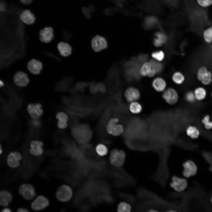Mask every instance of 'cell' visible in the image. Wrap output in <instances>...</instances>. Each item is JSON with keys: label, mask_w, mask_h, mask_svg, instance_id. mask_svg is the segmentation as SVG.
<instances>
[{"label": "cell", "mask_w": 212, "mask_h": 212, "mask_svg": "<svg viewBox=\"0 0 212 212\" xmlns=\"http://www.w3.org/2000/svg\"><path fill=\"white\" fill-rule=\"evenodd\" d=\"M20 18L24 23L28 25L33 24L35 21L34 14L28 10L24 11L20 14Z\"/></svg>", "instance_id": "cell-19"}, {"label": "cell", "mask_w": 212, "mask_h": 212, "mask_svg": "<svg viewBox=\"0 0 212 212\" xmlns=\"http://www.w3.org/2000/svg\"><path fill=\"white\" fill-rule=\"evenodd\" d=\"M22 159L21 155L17 151L10 153L7 155L6 162L10 167L15 168L20 165V161Z\"/></svg>", "instance_id": "cell-11"}, {"label": "cell", "mask_w": 212, "mask_h": 212, "mask_svg": "<svg viewBox=\"0 0 212 212\" xmlns=\"http://www.w3.org/2000/svg\"><path fill=\"white\" fill-rule=\"evenodd\" d=\"M3 85H4L3 83V82H1H1H0L1 86H1H3Z\"/></svg>", "instance_id": "cell-48"}, {"label": "cell", "mask_w": 212, "mask_h": 212, "mask_svg": "<svg viewBox=\"0 0 212 212\" xmlns=\"http://www.w3.org/2000/svg\"><path fill=\"white\" fill-rule=\"evenodd\" d=\"M124 131V128L123 125L117 123L114 127L111 135L114 136H118L122 134Z\"/></svg>", "instance_id": "cell-32"}, {"label": "cell", "mask_w": 212, "mask_h": 212, "mask_svg": "<svg viewBox=\"0 0 212 212\" xmlns=\"http://www.w3.org/2000/svg\"><path fill=\"white\" fill-rule=\"evenodd\" d=\"M142 109L141 104L137 101L130 103L129 106L130 111L133 114H137L140 113Z\"/></svg>", "instance_id": "cell-24"}, {"label": "cell", "mask_w": 212, "mask_h": 212, "mask_svg": "<svg viewBox=\"0 0 212 212\" xmlns=\"http://www.w3.org/2000/svg\"><path fill=\"white\" fill-rule=\"evenodd\" d=\"M201 122L206 129L209 130L212 129V118L211 120L209 115H205L201 120Z\"/></svg>", "instance_id": "cell-31"}, {"label": "cell", "mask_w": 212, "mask_h": 212, "mask_svg": "<svg viewBox=\"0 0 212 212\" xmlns=\"http://www.w3.org/2000/svg\"><path fill=\"white\" fill-rule=\"evenodd\" d=\"M12 196L9 191L3 190L0 192V205L3 207H6L12 200Z\"/></svg>", "instance_id": "cell-18"}, {"label": "cell", "mask_w": 212, "mask_h": 212, "mask_svg": "<svg viewBox=\"0 0 212 212\" xmlns=\"http://www.w3.org/2000/svg\"><path fill=\"white\" fill-rule=\"evenodd\" d=\"M19 194L26 200H30L35 196L36 193L33 186L29 183H24L19 188Z\"/></svg>", "instance_id": "cell-4"}, {"label": "cell", "mask_w": 212, "mask_h": 212, "mask_svg": "<svg viewBox=\"0 0 212 212\" xmlns=\"http://www.w3.org/2000/svg\"><path fill=\"white\" fill-rule=\"evenodd\" d=\"M56 117L58 121L62 122H67L68 120V116L66 113L63 112L57 113L56 115Z\"/></svg>", "instance_id": "cell-37"}, {"label": "cell", "mask_w": 212, "mask_h": 212, "mask_svg": "<svg viewBox=\"0 0 212 212\" xmlns=\"http://www.w3.org/2000/svg\"><path fill=\"white\" fill-rule=\"evenodd\" d=\"M2 148H1V146H0V154H1L2 153Z\"/></svg>", "instance_id": "cell-47"}, {"label": "cell", "mask_w": 212, "mask_h": 212, "mask_svg": "<svg viewBox=\"0 0 212 212\" xmlns=\"http://www.w3.org/2000/svg\"><path fill=\"white\" fill-rule=\"evenodd\" d=\"M14 80L16 85L21 87L26 86L29 82V80L27 74L21 71L17 72L15 74Z\"/></svg>", "instance_id": "cell-16"}, {"label": "cell", "mask_w": 212, "mask_h": 212, "mask_svg": "<svg viewBox=\"0 0 212 212\" xmlns=\"http://www.w3.org/2000/svg\"><path fill=\"white\" fill-rule=\"evenodd\" d=\"M197 77L198 80L204 85H209L212 80V73L207 68L202 66L198 69L197 72Z\"/></svg>", "instance_id": "cell-5"}, {"label": "cell", "mask_w": 212, "mask_h": 212, "mask_svg": "<svg viewBox=\"0 0 212 212\" xmlns=\"http://www.w3.org/2000/svg\"><path fill=\"white\" fill-rule=\"evenodd\" d=\"M152 57L158 61H162L164 58V54L162 51H158L154 52L152 54Z\"/></svg>", "instance_id": "cell-38"}, {"label": "cell", "mask_w": 212, "mask_h": 212, "mask_svg": "<svg viewBox=\"0 0 212 212\" xmlns=\"http://www.w3.org/2000/svg\"><path fill=\"white\" fill-rule=\"evenodd\" d=\"M119 120L117 118H112L109 120L106 126V130L109 134H112L114 127L118 122Z\"/></svg>", "instance_id": "cell-27"}, {"label": "cell", "mask_w": 212, "mask_h": 212, "mask_svg": "<svg viewBox=\"0 0 212 212\" xmlns=\"http://www.w3.org/2000/svg\"><path fill=\"white\" fill-rule=\"evenodd\" d=\"M172 79L173 82L178 85H180L184 82L185 79V77L181 72H176L173 75Z\"/></svg>", "instance_id": "cell-30"}, {"label": "cell", "mask_w": 212, "mask_h": 212, "mask_svg": "<svg viewBox=\"0 0 212 212\" xmlns=\"http://www.w3.org/2000/svg\"><path fill=\"white\" fill-rule=\"evenodd\" d=\"M151 68L154 69L157 73H160L163 70V65L160 63L155 60H151L149 61Z\"/></svg>", "instance_id": "cell-34"}, {"label": "cell", "mask_w": 212, "mask_h": 212, "mask_svg": "<svg viewBox=\"0 0 212 212\" xmlns=\"http://www.w3.org/2000/svg\"><path fill=\"white\" fill-rule=\"evenodd\" d=\"M125 153L122 150L114 149L111 150L109 157L111 164L116 167H120L124 164Z\"/></svg>", "instance_id": "cell-2"}, {"label": "cell", "mask_w": 212, "mask_h": 212, "mask_svg": "<svg viewBox=\"0 0 212 212\" xmlns=\"http://www.w3.org/2000/svg\"><path fill=\"white\" fill-rule=\"evenodd\" d=\"M148 55L146 54H139L137 58L142 63L145 62L147 59Z\"/></svg>", "instance_id": "cell-40"}, {"label": "cell", "mask_w": 212, "mask_h": 212, "mask_svg": "<svg viewBox=\"0 0 212 212\" xmlns=\"http://www.w3.org/2000/svg\"><path fill=\"white\" fill-rule=\"evenodd\" d=\"M203 37L206 43L210 44L212 42V26L208 27L204 31Z\"/></svg>", "instance_id": "cell-28"}, {"label": "cell", "mask_w": 212, "mask_h": 212, "mask_svg": "<svg viewBox=\"0 0 212 212\" xmlns=\"http://www.w3.org/2000/svg\"><path fill=\"white\" fill-rule=\"evenodd\" d=\"M43 143L40 141L34 140L31 142L30 144V148L29 151L32 155L39 156L42 155L43 152L42 148Z\"/></svg>", "instance_id": "cell-15"}, {"label": "cell", "mask_w": 212, "mask_h": 212, "mask_svg": "<svg viewBox=\"0 0 212 212\" xmlns=\"http://www.w3.org/2000/svg\"><path fill=\"white\" fill-rule=\"evenodd\" d=\"M49 205V201L45 197L39 195L37 196L31 204V208L35 211L43 210Z\"/></svg>", "instance_id": "cell-7"}, {"label": "cell", "mask_w": 212, "mask_h": 212, "mask_svg": "<svg viewBox=\"0 0 212 212\" xmlns=\"http://www.w3.org/2000/svg\"><path fill=\"white\" fill-rule=\"evenodd\" d=\"M17 211L18 212H28L29 211L25 208H20L17 209Z\"/></svg>", "instance_id": "cell-44"}, {"label": "cell", "mask_w": 212, "mask_h": 212, "mask_svg": "<svg viewBox=\"0 0 212 212\" xmlns=\"http://www.w3.org/2000/svg\"><path fill=\"white\" fill-rule=\"evenodd\" d=\"M186 133L187 135L192 139H197L200 135L199 129L194 125L188 126L186 129Z\"/></svg>", "instance_id": "cell-21"}, {"label": "cell", "mask_w": 212, "mask_h": 212, "mask_svg": "<svg viewBox=\"0 0 212 212\" xmlns=\"http://www.w3.org/2000/svg\"><path fill=\"white\" fill-rule=\"evenodd\" d=\"M185 98L187 102L190 103H193L196 100L194 92L192 91H188L186 93Z\"/></svg>", "instance_id": "cell-35"}, {"label": "cell", "mask_w": 212, "mask_h": 212, "mask_svg": "<svg viewBox=\"0 0 212 212\" xmlns=\"http://www.w3.org/2000/svg\"><path fill=\"white\" fill-rule=\"evenodd\" d=\"M57 125L59 128L64 129L67 127L68 124L67 122H63L58 121L57 123Z\"/></svg>", "instance_id": "cell-41"}, {"label": "cell", "mask_w": 212, "mask_h": 212, "mask_svg": "<svg viewBox=\"0 0 212 212\" xmlns=\"http://www.w3.org/2000/svg\"><path fill=\"white\" fill-rule=\"evenodd\" d=\"M198 5L203 8H207L212 5V0H196Z\"/></svg>", "instance_id": "cell-39"}, {"label": "cell", "mask_w": 212, "mask_h": 212, "mask_svg": "<svg viewBox=\"0 0 212 212\" xmlns=\"http://www.w3.org/2000/svg\"><path fill=\"white\" fill-rule=\"evenodd\" d=\"M166 83L163 78L157 77L153 81L152 85L154 89L158 92H161L165 89Z\"/></svg>", "instance_id": "cell-22"}, {"label": "cell", "mask_w": 212, "mask_h": 212, "mask_svg": "<svg viewBox=\"0 0 212 212\" xmlns=\"http://www.w3.org/2000/svg\"><path fill=\"white\" fill-rule=\"evenodd\" d=\"M34 119V120L33 121V123L34 126L38 127L40 123L37 120V119Z\"/></svg>", "instance_id": "cell-45"}, {"label": "cell", "mask_w": 212, "mask_h": 212, "mask_svg": "<svg viewBox=\"0 0 212 212\" xmlns=\"http://www.w3.org/2000/svg\"><path fill=\"white\" fill-rule=\"evenodd\" d=\"M72 191L71 187L67 185H62L57 189L56 196L57 199L62 202L69 200L72 196Z\"/></svg>", "instance_id": "cell-3"}, {"label": "cell", "mask_w": 212, "mask_h": 212, "mask_svg": "<svg viewBox=\"0 0 212 212\" xmlns=\"http://www.w3.org/2000/svg\"><path fill=\"white\" fill-rule=\"evenodd\" d=\"M27 68L32 73L38 74L42 68V63L39 61L33 59L29 61L27 65Z\"/></svg>", "instance_id": "cell-17"}, {"label": "cell", "mask_w": 212, "mask_h": 212, "mask_svg": "<svg viewBox=\"0 0 212 212\" xmlns=\"http://www.w3.org/2000/svg\"><path fill=\"white\" fill-rule=\"evenodd\" d=\"M203 155L205 160L210 165L209 170L212 172V153L205 152Z\"/></svg>", "instance_id": "cell-36"}, {"label": "cell", "mask_w": 212, "mask_h": 212, "mask_svg": "<svg viewBox=\"0 0 212 212\" xmlns=\"http://www.w3.org/2000/svg\"><path fill=\"white\" fill-rule=\"evenodd\" d=\"M211 97H212V93L211 94Z\"/></svg>", "instance_id": "cell-50"}, {"label": "cell", "mask_w": 212, "mask_h": 212, "mask_svg": "<svg viewBox=\"0 0 212 212\" xmlns=\"http://www.w3.org/2000/svg\"><path fill=\"white\" fill-rule=\"evenodd\" d=\"M124 96L127 101L131 103L138 100L140 98V94L137 89L134 87H130L125 90Z\"/></svg>", "instance_id": "cell-13"}, {"label": "cell", "mask_w": 212, "mask_h": 212, "mask_svg": "<svg viewBox=\"0 0 212 212\" xmlns=\"http://www.w3.org/2000/svg\"><path fill=\"white\" fill-rule=\"evenodd\" d=\"M211 203H212V196L211 197Z\"/></svg>", "instance_id": "cell-49"}, {"label": "cell", "mask_w": 212, "mask_h": 212, "mask_svg": "<svg viewBox=\"0 0 212 212\" xmlns=\"http://www.w3.org/2000/svg\"><path fill=\"white\" fill-rule=\"evenodd\" d=\"M42 106L39 103L29 104L27 110L31 117L34 119L39 118L43 114Z\"/></svg>", "instance_id": "cell-12"}, {"label": "cell", "mask_w": 212, "mask_h": 212, "mask_svg": "<svg viewBox=\"0 0 212 212\" xmlns=\"http://www.w3.org/2000/svg\"><path fill=\"white\" fill-rule=\"evenodd\" d=\"M170 186L175 191L180 192L184 191L187 186V182L185 179L175 175L173 176Z\"/></svg>", "instance_id": "cell-8"}, {"label": "cell", "mask_w": 212, "mask_h": 212, "mask_svg": "<svg viewBox=\"0 0 212 212\" xmlns=\"http://www.w3.org/2000/svg\"><path fill=\"white\" fill-rule=\"evenodd\" d=\"M91 44L92 49L96 52H100L107 47L106 39L99 35L95 36L92 39Z\"/></svg>", "instance_id": "cell-10"}, {"label": "cell", "mask_w": 212, "mask_h": 212, "mask_svg": "<svg viewBox=\"0 0 212 212\" xmlns=\"http://www.w3.org/2000/svg\"><path fill=\"white\" fill-rule=\"evenodd\" d=\"M151 68L150 63L145 62L141 67L140 69V74L143 76L148 75Z\"/></svg>", "instance_id": "cell-33"}, {"label": "cell", "mask_w": 212, "mask_h": 212, "mask_svg": "<svg viewBox=\"0 0 212 212\" xmlns=\"http://www.w3.org/2000/svg\"><path fill=\"white\" fill-rule=\"evenodd\" d=\"M11 210L8 208H4L2 209V212H11Z\"/></svg>", "instance_id": "cell-46"}, {"label": "cell", "mask_w": 212, "mask_h": 212, "mask_svg": "<svg viewBox=\"0 0 212 212\" xmlns=\"http://www.w3.org/2000/svg\"><path fill=\"white\" fill-rule=\"evenodd\" d=\"M57 47L60 54L64 57H68L72 52V48L68 43L60 42L57 45Z\"/></svg>", "instance_id": "cell-20"}, {"label": "cell", "mask_w": 212, "mask_h": 212, "mask_svg": "<svg viewBox=\"0 0 212 212\" xmlns=\"http://www.w3.org/2000/svg\"><path fill=\"white\" fill-rule=\"evenodd\" d=\"M156 73L155 70L152 68H151L150 70L149 73L148 75L150 77H153Z\"/></svg>", "instance_id": "cell-42"}, {"label": "cell", "mask_w": 212, "mask_h": 212, "mask_svg": "<svg viewBox=\"0 0 212 212\" xmlns=\"http://www.w3.org/2000/svg\"><path fill=\"white\" fill-rule=\"evenodd\" d=\"M184 168L182 172L183 175L186 178H189L195 175L197 170V168L195 163L191 160H187L183 164Z\"/></svg>", "instance_id": "cell-9"}, {"label": "cell", "mask_w": 212, "mask_h": 212, "mask_svg": "<svg viewBox=\"0 0 212 212\" xmlns=\"http://www.w3.org/2000/svg\"><path fill=\"white\" fill-rule=\"evenodd\" d=\"M95 151L99 155L102 156L105 155L107 153L108 150L106 145L100 143L96 146Z\"/></svg>", "instance_id": "cell-29"}, {"label": "cell", "mask_w": 212, "mask_h": 212, "mask_svg": "<svg viewBox=\"0 0 212 212\" xmlns=\"http://www.w3.org/2000/svg\"><path fill=\"white\" fill-rule=\"evenodd\" d=\"M33 0H20V1L24 4H30Z\"/></svg>", "instance_id": "cell-43"}, {"label": "cell", "mask_w": 212, "mask_h": 212, "mask_svg": "<svg viewBox=\"0 0 212 212\" xmlns=\"http://www.w3.org/2000/svg\"><path fill=\"white\" fill-rule=\"evenodd\" d=\"M142 64L137 58H134L125 64V72L129 80L140 78V65Z\"/></svg>", "instance_id": "cell-1"}, {"label": "cell", "mask_w": 212, "mask_h": 212, "mask_svg": "<svg viewBox=\"0 0 212 212\" xmlns=\"http://www.w3.org/2000/svg\"><path fill=\"white\" fill-rule=\"evenodd\" d=\"M196 100L201 101L205 99L207 92L206 90L202 87H198L196 88L193 91Z\"/></svg>", "instance_id": "cell-23"}, {"label": "cell", "mask_w": 212, "mask_h": 212, "mask_svg": "<svg viewBox=\"0 0 212 212\" xmlns=\"http://www.w3.org/2000/svg\"><path fill=\"white\" fill-rule=\"evenodd\" d=\"M132 209V206L130 204L121 202L118 204L117 210L119 212H129L131 211Z\"/></svg>", "instance_id": "cell-26"}, {"label": "cell", "mask_w": 212, "mask_h": 212, "mask_svg": "<svg viewBox=\"0 0 212 212\" xmlns=\"http://www.w3.org/2000/svg\"><path fill=\"white\" fill-rule=\"evenodd\" d=\"M155 35L157 38L154 39L153 42L155 46L157 47L161 46L166 42L167 37L164 34L158 32L155 34Z\"/></svg>", "instance_id": "cell-25"}, {"label": "cell", "mask_w": 212, "mask_h": 212, "mask_svg": "<svg viewBox=\"0 0 212 212\" xmlns=\"http://www.w3.org/2000/svg\"><path fill=\"white\" fill-rule=\"evenodd\" d=\"M39 34L40 39L43 42L49 43L54 38L53 30L50 27H47L41 29Z\"/></svg>", "instance_id": "cell-14"}, {"label": "cell", "mask_w": 212, "mask_h": 212, "mask_svg": "<svg viewBox=\"0 0 212 212\" xmlns=\"http://www.w3.org/2000/svg\"><path fill=\"white\" fill-rule=\"evenodd\" d=\"M163 99L168 104L174 105L176 104L179 99V96L177 91L174 88L170 87L163 93Z\"/></svg>", "instance_id": "cell-6"}]
</instances>
